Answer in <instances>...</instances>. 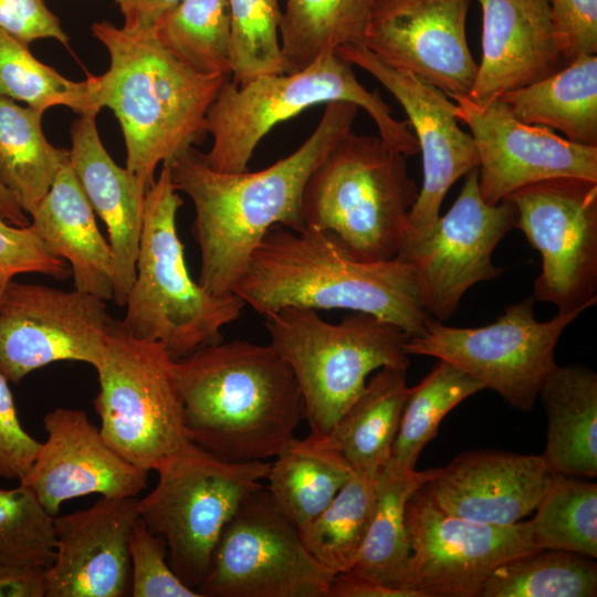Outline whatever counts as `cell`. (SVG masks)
Wrapping results in <instances>:
<instances>
[{
	"instance_id": "cell-21",
	"label": "cell",
	"mask_w": 597,
	"mask_h": 597,
	"mask_svg": "<svg viewBox=\"0 0 597 597\" xmlns=\"http://www.w3.org/2000/svg\"><path fill=\"white\" fill-rule=\"evenodd\" d=\"M138 498H104L54 517L55 558L45 573L46 597L130 596L129 534Z\"/></svg>"
},
{
	"instance_id": "cell-2",
	"label": "cell",
	"mask_w": 597,
	"mask_h": 597,
	"mask_svg": "<svg viewBox=\"0 0 597 597\" xmlns=\"http://www.w3.org/2000/svg\"><path fill=\"white\" fill-rule=\"evenodd\" d=\"M233 294L265 316L284 307L367 313L418 336L433 320L415 266L399 256L363 262L325 231L271 228Z\"/></svg>"
},
{
	"instance_id": "cell-8",
	"label": "cell",
	"mask_w": 597,
	"mask_h": 597,
	"mask_svg": "<svg viewBox=\"0 0 597 597\" xmlns=\"http://www.w3.org/2000/svg\"><path fill=\"white\" fill-rule=\"evenodd\" d=\"M264 318L270 344L296 378L311 433L329 432L371 371L408 368V335L371 314L354 312L332 324L315 310L284 307Z\"/></svg>"
},
{
	"instance_id": "cell-11",
	"label": "cell",
	"mask_w": 597,
	"mask_h": 597,
	"mask_svg": "<svg viewBox=\"0 0 597 597\" xmlns=\"http://www.w3.org/2000/svg\"><path fill=\"white\" fill-rule=\"evenodd\" d=\"M534 297L509 305L481 327H453L431 320L405 344L407 355L446 360L496 391L521 411L533 409L546 375L556 365L555 347L566 327L586 307L559 313L546 322L534 315Z\"/></svg>"
},
{
	"instance_id": "cell-27",
	"label": "cell",
	"mask_w": 597,
	"mask_h": 597,
	"mask_svg": "<svg viewBox=\"0 0 597 597\" xmlns=\"http://www.w3.org/2000/svg\"><path fill=\"white\" fill-rule=\"evenodd\" d=\"M499 98L522 123L557 129L573 143L597 147L596 54H583Z\"/></svg>"
},
{
	"instance_id": "cell-16",
	"label": "cell",
	"mask_w": 597,
	"mask_h": 597,
	"mask_svg": "<svg viewBox=\"0 0 597 597\" xmlns=\"http://www.w3.org/2000/svg\"><path fill=\"white\" fill-rule=\"evenodd\" d=\"M516 214L510 200L496 205L483 200L474 168L446 214L422 235L404 241L398 256L417 270L433 320H449L471 286L502 274L491 258L515 227Z\"/></svg>"
},
{
	"instance_id": "cell-15",
	"label": "cell",
	"mask_w": 597,
	"mask_h": 597,
	"mask_svg": "<svg viewBox=\"0 0 597 597\" xmlns=\"http://www.w3.org/2000/svg\"><path fill=\"white\" fill-rule=\"evenodd\" d=\"M114 321L105 301L93 294L12 279L0 301V373L19 383L62 360L96 369Z\"/></svg>"
},
{
	"instance_id": "cell-47",
	"label": "cell",
	"mask_w": 597,
	"mask_h": 597,
	"mask_svg": "<svg viewBox=\"0 0 597 597\" xmlns=\"http://www.w3.org/2000/svg\"><path fill=\"white\" fill-rule=\"evenodd\" d=\"M328 597H417L415 593L390 588L352 569L333 576Z\"/></svg>"
},
{
	"instance_id": "cell-34",
	"label": "cell",
	"mask_w": 597,
	"mask_h": 597,
	"mask_svg": "<svg viewBox=\"0 0 597 597\" xmlns=\"http://www.w3.org/2000/svg\"><path fill=\"white\" fill-rule=\"evenodd\" d=\"M377 475L354 471L332 502L298 530L307 552L332 576L348 570L359 553L374 513Z\"/></svg>"
},
{
	"instance_id": "cell-13",
	"label": "cell",
	"mask_w": 597,
	"mask_h": 597,
	"mask_svg": "<svg viewBox=\"0 0 597 597\" xmlns=\"http://www.w3.org/2000/svg\"><path fill=\"white\" fill-rule=\"evenodd\" d=\"M519 228L542 258L533 297L559 313L597 302V181L554 178L506 198Z\"/></svg>"
},
{
	"instance_id": "cell-32",
	"label": "cell",
	"mask_w": 597,
	"mask_h": 597,
	"mask_svg": "<svg viewBox=\"0 0 597 597\" xmlns=\"http://www.w3.org/2000/svg\"><path fill=\"white\" fill-rule=\"evenodd\" d=\"M426 482V471H399L384 465L377 475L367 534L349 569L390 588L411 591L407 589L409 543L405 511L410 495Z\"/></svg>"
},
{
	"instance_id": "cell-36",
	"label": "cell",
	"mask_w": 597,
	"mask_h": 597,
	"mask_svg": "<svg viewBox=\"0 0 597 597\" xmlns=\"http://www.w3.org/2000/svg\"><path fill=\"white\" fill-rule=\"evenodd\" d=\"M597 565L568 551L540 549L495 567L479 597H595Z\"/></svg>"
},
{
	"instance_id": "cell-1",
	"label": "cell",
	"mask_w": 597,
	"mask_h": 597,
	"mask_svg": "<svg viewBox=\"0 0 597 597\" xmlns=\"http://www.w3.org/2000/svg\"><path fill=\"white\" fill-rule=\"evenodd\" d=\"M357 113L358 106L353 103L326 104L307 139L259 171H218L195 147L166 164L176 189L195 207L191 232L200 250L198 283L205 290L216 295L232 294L271 228L305 229L304 187L331 148L352 130Z\"/></svg>"
},
{
	"instance_id": "cell-5",
	"label": "cell",
	"mask_w": 597,
	"mask_h": 597,
	"mask_svg": "<svg viewBox=\"0 0 597 597\" xmlns=\"http://www.w3.org/2000/svg\"><path fill=\"white\" fill-rule=\"evenodd\" d=\"M178 192L163 164L145 196L136 276L119 321L128 334L160 345L172 360L222 342V328L245 306L235 294H212L190 276L177 232L184 203Z\"/></svg>"
},
{
	"instance_id": "cell-43",
	"label": "cell",
	"mask_w": 597,
	"mask_h": 597,
	"mask_svg": "<svg viewBox=\"0 0 597 597\" xmlns=\"http://www.w3.org/2000/svg\"><path fill=\"white\" fill-rule=\"evenodd\" d=\"M565 64L597 52V0H548Z\"/></svg>"
},
{
	"instance_id": "cell-46",
	"label": "cell",
	"mask_w": 597,
	"mask_h": 597,
	"mask_svg": "<svg viewBox=\"0 0 597 597\" xmlns=\"http://www.w3.org/2000/svg\"><path fill=\"white\" fill-rule=\"evenodd\" d=\"M46 569L0 564V597H44Z\"/></svg>"
},
{
	"instance_id": "cell-42",
	"label": "cell",
	"mask_w": 597,
	"mask_h": 597,
	"mask_svg": "<svg viewBox=\"0 0 597 597\" xmlns=\"http://www.w3.org/2000/svg\"><path fill=\"white\" fill-rule=\"evenodd\" d=\"M0 272L12 276L40 273L64 280L72 275L69 263L51 254L33 229L0 219Z\"/></svg>"
},
{
	"instance_id": "cell-30",
	"label": "cell",
	"mask_w": 597,
	"mask_h": 597,
	"mask_svg": "<svg viewBox=\"0 0 597 597\" xmlns=\"http://www.w3.org/2000/svg\"><path fill=\"white\" fill-rule=\"evenodd\" d=\"M70 150L53 146L42 113L0 96V184L31 214L50 190Z\"/></svg>"
},
{
	"instance_id": "cell-29",
	"label": "cell",
	"mask_w": 597,
	"mask_h": 597,
	"mask_svg": "<svg viewBox=\"0 0 597 597\" xmlns=\"http://www.w3.org/2000/svg\"><path fill=\"white\" fill-rule=\"evenodd\" d=\"M354 473L346 458L324 436L293 438L274 457L265 489L300 530L316 517Z\"/></svg>"
},
{
	"instance_id": "cell-49",
	"label": "cell",
	"mask_w": 597,
	"mask_h": 597,
	"mask_svg": "<svg viewBox=\"0 0 597 597\" xmlns=\"http://www.w3.org/2000/svg\"><path fill=\"white\" fill-rule=\"evenodd\" d=\"M0 219L17 226L27 227L30 224L25 212L22 210L12 193L0 184Z\"/></svg>"
},
{
	"instance_id": "cell-33",
	"label": "cell",
	"mask_w": 597,
	"mask_h": 597,
	"mask_svg": "<svg viewBox=\"0 0 597 597\" xmlns=\"http://www.w3.org/2000/svg\"><path fill=\"white\" fill-rule=\"evenodd\" d=\"M484 386L454 365L438 359L427 376L408 388L399 429L385 465L416 470L422 449L436 437L442 419Z\"/></svg>"
},
{
	"instance_id": "cell-31",
	"label": "cell",
	"mask_w": 597,
	"mask_h": 597,
	"mask_svg": "<svg viewBox=\"0 0 597 597\" xmlns=\"http://www.w3.org/2000/svg\"><path fill=\"white\" fill-rule=\"evenodd\" d=\"M374 0H285L279 24L283 73L339 48L365 44Z\"/></svg>"
},
{
	"instance_id": "cell-14",
	"label": "cell",
	"mask_w": 597,
	"mask_h": 597,
	"mask_svg": "<svg viewBox=\"0 0 597 597\" xmlns=\"http://www.w3.org/2000/svg\"><path fill=\"white\" fill-rule=\"evenodd\" d=\"M407 589L418 597H479L502 563L540 551L530 521L510 525L480 523L440 509L426 483L408 499Z\"/></svg>"
},
{
	"instance_id": "cell-25",
	"label": "cell",
	"mask_w": 597,
	"mask_h": 597,
	"mask_svg": "<svg viewBox=\"0 0 597 597\" xmlns=\"http://www.w3.org/2000/svg\"><path fill=\"white\" fill-rule=\"evenodd\" d=\"M31 218L30 227L46 250L69 263L74 289L105 302L114 300L112 250L97 227L70 160Z\"/></svg>"
},
{
	"instance_id": "cell-51",
	"label": "cell",
	"mask_w": 597,
	"mask_h": 597,
	"mask_svg": "<svg viewBox=\"0 0 597 597\" xmlns=\"http://www.w3.org/2000/svg\"><path fill=\"white\" fill-rule=\"evenodd\" d=\"M115 2L118 4L123 15L125 17L128 12L129 0H115Z\"/></svg>"
},
{
	"instance_id": "cell-40",
	"label": "cell",
	"mask_w": 597,
	"mask_h": 597,
	"mask_svg": "<svg viewBox=\"0 0 597 597\" xmlns=\"http://www.w3.org/2000/svg\"><path fill=\"white\" fill-rule=\"evenodd\" d=\"M54 517L28 486L0 488V564L49 568L56 552Z\"/></svg>"
},
{
	"instance_id": "cell-17",
	"label": "cell",
	"mask_w": 597,
	"mask_h": 597,
	"mask_svg": "<svg viewBox=\"0 0 597 597\" xmlns=\"http://www.w3.org/2000/svg\"><path fill=\"white\" fill-rule=\"evenodd\" d=\"M450 98L475 143L479 189L486 203L496 205L523 187L548 179L597 181V147L522 123L501 98L481 104L468 96Z\"/></svg>"
},
{
	"instance_id": "cell-9",
	"label": "cell",
	"mask_w": 597,
	"mask_h": 597,
	"mask_svg": "<svg viewBox=\"0 0 597 597\" xmlns=\"http://www.w3.org/2000/svg\"><path fill=\"white\" fill-rule=\"evenodd\" d=\"M270 464L228 461L190 441L156 468L158 482L138 499V516L164 537L169 566L185 585L197 591L203 583L223 528L262 486Z\"/></svg>"
},
{
	"instance_id": "cell-7",
	"label": "cell",
	"mask_w": 597,
	"mask_h": 597,
	"mask_svg": "<svg viewBox=\"0 0 597 597\" xmlns=\"http://www.w3.org/2000/svg\"><path fill=\"white\" fill-rule=\"evenodd\" d=\"M332 102L363 108L391 149L406 157L419 153L409 122L396 119L381 95L357 80L352 64L328 52L294 73L263 75L240 86L231 76L227 78L207 114L212 146L203 158L218 171H244L259 143L274 126L314 105Z\"/></svg>"
},
{
	"instance_id": "cell-22",
	"label": "cell",
	"mask_w": 597,
	"mask_h": 597,
	"mask_svg": "<svg viewBox=\"0 0 597 597\" xmlns=\"http://www.w3.org/2000/svg\"><path fill=\"white\" fill-rule=\"evenodd\" d=\"M555 474L542 455L475 450L427 470L426 486L436 504L450 514L510 525L536 510Z\"/></svg>"
},
{
	"instance_id": "cell-20",
	"label": "cell",
	"mask_w": 597,
	"mask_h": 597,
	"mask_svg": "<svg viewBox=\"0 0 597 597\" xmlns=\"http://www.w3.org/2000/svg\"><path fill=\"white\" fill-rule=\"evenodd\" d=\"M48 438L19 482L56 516L64 501L100 494L130 498L147 486L148 472L123 458L81 409L55 408L43 419Z\"/></svg>"
},
{
	"instance_id": "cell-50",
	"label": "cell",
	"mask_w": 597,
	"mask_h": 597,
	"mask_svg": "<svg viewBox=\"0 0 597 597\" xmlns=\"http://www.w3.org/2000/svg\"><path fill=\"white\" fill-rule=\"evenodd\" d=\"M13 276L8 274V273H3V272H0V301H1V297L4 293V290L8 285V283L10 282V280H12Z\"/></svg>"
},
{
	"instance_id": "cell-39",
	"label": "cell",
	"mask_w": 597,
	"mask_h": 597,
	"mask_svg": "<svg viewBox=\"0 0 597 597\" xmlns=\"http://www.w3.org/2000/svg\"><path fill=\"white\" fill-rule=\"evenodd\" d=\"M231 21V81L283 73L277 0H228Z\"/></svg>"
},
{
	"instance_id": "cell-3",
	"label": "cell",
	"mask_w": 597,
	"mask_h": 597,
	"mask_svg": "<svg viewBox=\"0 0 597 597\" xmlns=\"http://www.w3.org/2000/svg\"><path fill=\"white\" fill-rule=\"evenodd\" d=\"M188 439L232 462L268 461L305 409L296 378L271 345L220 342L172 360Z\"/></svg>"
},
{
	"instance_id": "cell-28",
	"label": "cell",
	"mask_w": 597,
	"mask_h": 597,
	"mask_svg": "<svg viewBox=\"0 0 597 597\" xmlns=\"http://www.w3.org/2000/svg\"><path fill=\"white\" fill-rule=\"evenodd\" d=\"M407 369L380 368L324 436L354 471L377 475L388 461L408 394Z\"/></svg>"
},
{
	"instance_id": "cell-24",
	"label": "cell",
	"mask_w": 597,
	"mask_h": 597,
	"mask_svg": "<svg viewBox=\"0 0 597 597\" xmlns=\"http://www.w3.org/2000/svg\"><path fill=\"white\" fill-rule=\"evenodd\" d=\"M97 114L80 115L71 126L70 166L93 211L108 233L113 255L114 302L124 306L136 276L146 189L105 149Z\"/></svg>"
},
{
	"instance_id": "cell-23",
	"label": "cell",
	"mask_w": 597,
	"mask_h": 597,
	"mask_svg": "<svg viewBox=\"0 0 597 597\" xmlns=\"http://www.w3.org/2000/svg\"><path fill=\"white\" fill-rule=\"evenodd\" d=\"M482 59L467 95L486 103L565 66L548 0H479Z\"/></svg>"
},
{
	"instance_id": "cell-37",
	"label": "cell",
	"mask_w": 597,
	"mask_h": 597,
	"mask_svg": "<svg viewBox=\"0 0 597 597\" xmlns=\"http://www.w3.org/2000/svg\"><path fill=\"white\" fill-rule=\"evenodd\" d=\"M0 96L44 113L66 106L78 115L97 114L94 75L74 82L36 60L29 45L0 30Z\"/></svg>"
},
{
	"instance_id": "cell-6",
	"label": "cell",
	"mask_w": 597,
	"mask_h": 597,
	"mask_svg": "<svg viewBox=\"0 0 597 597\" xmlns=\"http://www.w3.org/2000/svg\"><path fill=\"white\" fill-rule=\"evenodd\" d=\"M419 188L406 156L379 136L349 130L312 171L303 191L305 228L325 231L355 259L399 255Z\"/></svg>"
},
{
	"instance_id": "cell-18",
	"label": "cell",
	"mask_w": 597,
	"mask_h": 597,
	"mask_svg": "<svg viewBox=\"0 0 597 597\" xmlns=\"http://www.w3.org/2000/svg\"><path fill=\"white\" fill-rule=\"evenodd\" d=\"M471 0H374L364 46L449 97L467 96L478 72L467 40Z\"/></svg>"
},
{
	"instance_id": "cell-45",
	"label": "cell",
	"mask_w": 597,
	"mask_h": 597,
	"mask_svg": "<svg viewBox=\"0 0 597 597\" xmlns=\"http://www.w3.org/2000/svg\"><path fill=\"white\" fill-rule=\"evenodd\" d=\"M0 30L27 45L49 38L69 44L59 18L44 0H0Z\"/></svg>"
},
{
	"instance_id": "cell-48",
	"label": "cell",
	"mask_w": 597,
	"mask_h": 597,
	"mask_svg": "<svg viewBox=\"0 0 597 597\" xmlns=\"http://www.w3.org/2000/svg\"><path fill=\"white\" fill-rule=\"evenodd\" d=\"M182 0H129L124 28L136 32L150 31L157 21Z\"/></svg>"
},
{
	"instance_id": "cell-4",
	"label": "cell",
	"mask_w": 597,
	"mask_h": 597,
	"mask_svg": "<svg viewBox=\"0 0 597 597\" xmlns=\"http://www.w3.org/2000/svg\"><path fill=\"white\" fill-rule=\"evenodd\" d=\"M93 35L109 67L94 75L98 107L116 116L126 147V168L146 191L159 164L202 143L207 114L229 75L201 74L169 53L151 31L136 32L102 21Z\"/></svg>"
},
{
	"instance_id": "cell-44",
	"label": "cell",
	"mask_w": 597,
	"mask_h": 597,
	"mask_svg": "<svg viewBox=\"0 0 597 597\" xmlns=\"http://www.w3.org/2000/svg\"><path fill=\"white\" fill-rule=\"evenodd\" d=\"M41 444L20 423L8 379L0 373V478L22 480Z\"/></svg>"
},
{
	"instance_id": "cell-35",
	"label": "cell",
	"mask_w": 597,
	"mask_h": 597,
	"mask_svg": "<svg viewBox=\"0 0 597 597\" xmlns=\"http://www.w3.org/2000/svg\"><path fill=\"white\" fill-rule=\"evenodd\" d=\"M150 31L169 53L193 71L231 76L228 0H182Z\"/></svg>"
},
{
	"instance_id": "cell-41",
	"label": "cell",
	"mask_w": 597,
	"mask_h": 597,
	"mask_svg": "<svg viewBox=\"0 0 597 597\" xmlns=\"http://www.w3.org/2000/svg\"><path fill=\"white\" fill-rule=\"evenodd\" d=\"M133 597H201L185 585L168 563L163 536L151 533L138 516L129 534Z\"/></svg>"
},
{
	"instance_id": "cell-19",
	"label": "cell",
	"mask_w": 597,
	"mask_h": 597,
	"mask_svg": "<svg viewBox=\"0 0 597 597\" xmlns=\"http://www.w3.org/2000/svg\"><path fill=\"white\" fill-rule=\"evenodd\" d=\"M335 52L379 81L408 116L422 156L423 180L408 214L405 240L422 235L438 220L451 186L478 168L473 137L460 127L455 103L439 88L386 65L363 45L339 48Z\"/></svg>"
},
{
	"instance_id": "cell-12",
	"label": "cell",
	"mask_w": 597,
	"mask_h": 597,
	"mask_svg": "<svg viewBox=\"0 0 597 597\" xmlns=\"http://www.w3.org/2000/svg\"><path fill=\"white\" fill-rule=\"evenodd\" d=\"M332 578L262 485L223 528L197 591L201 597H328Z\"/></svg>"
},
{
	"instance_id": "cell-38",
	"label": "cell",
	"mask_w": 597,
	"mask_h": 597,
	"mask_svg": "<svg viewBox=\"0 0 597 597\" xmlns=\"http://www.w3.org/2000/svg\"><path fill=\"white\" fill-rule=\"evenodd\" d=\"M537 549L597 557V485L556 473L530 521Z\"/></svg>"
},
{
	"instance_id": "cell-10",
	"label": "cell",
	"mask_w": 597,
	"mask_h": 597,
	"mask_svg": "<svg viewBox=\"0 0 597 597\" xmlns=\"http://www.w3.org/2000/svg\"><path fill=\"white\" fill-rule=\"evenodd\" d=\"M164 348L128 334L114 321L94 399L100 431L123 458L147 470L184 448V407Z\"/></svg>"
},
{
	"instance_id": "cell-26",
	"label": "cell",
	"mask_w": 597,
	"mask_h": 597,
	"mask_svg": "<svg viewBox=\"0 0 597 597\" xmlns=\"http://www.w3.org/2000/svg\"><path fill=\"white\" fill-rule=\"evenodd\" d=\"M538 397L547 433L542 454L555 472L575 478L597 475V375L583 366H558L546 375Z\"/></svg>"
}]
</instances>
